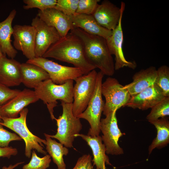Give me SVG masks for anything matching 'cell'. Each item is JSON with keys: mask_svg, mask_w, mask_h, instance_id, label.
<instances>
[{"mask_svg": "<svg viewBox=\"0 0 169 169\" xmlns=\"http://www.w3.org/2000/svg\"><path fill=\"white\" fill-rule=\"evenodd\" d=\"M122 16L120 18L116 28L112 30L111 35L106 39L110 54L115 56V70H119L125 67L134 69L137 66L135 62L127 61L124 55L122 49L123 42V34L122 27Z\"/></svg>", "mask_w": 169, "mask_h": 169, "instance_id": "cell-14", "label": "cell"}, {"mask_svg": "<svg viewBox=\"0 0 169 169\" xmlns=\"http://www.w3.org/2000/svg\"><path fill=\"white\" fill-rule=\"evenodd\" d=\"M125 3L121 2L120 8L108 0H104L99 4L92 15L100 26L110 30H114L123 16Z\"/></svg>", "mask_w": 169, "mask_h": 169, "instance_id": "cell-12", "label": "cell"}, {"mask_svg": "<svg viewBox=\"0 0 169 169\" xmlns=\"http://www.w3.org/2000/svg\"><path fill=\"white\" fill-rule=\"evenodd\" d=\"M22 138L15 133L4 129L0 124V147L8 146L10 142L13 141H22Z\"/></svg>", "mask_w": 169, "mask_h": 169, "instance_id": "cell-32", "label": "cell"}, {"mask_svg": "<svg viewBox=\"0 0 169 169\" xmlns=\"http://www.w3.org/2000/svg\"><path fill=\"white\" fill-rule=\"evenodd\" d=\"M116 111L111 113L100 119V128L103 135L102 140L106 149V153L112 155L123 154L124 151L118 144L119 138L125 135L119 128Z\"/></svg>", "mask_w": 169, "mask_h": 169, "instance_id": "cell-10", "label": "cell"}, {"mask_svg": "<svg viewBox=\"0 0 169 169\" xmlns=\"http://www.w3.org/2000/svg\"><path fill=\"white\" fill-rule=\"evenodd\" d=\"M4 54L3 53L0 46V59Z\"/></svg>", "mask_w": 169, "mask_h": 169, "instance_id": "cell-37", "label": "cell"}, {"mask_svg": "<svg viewBox=\"0 0 169 169\" xmlns=\"http://www.w3.org/2000/svg\"><path fill=\"white\" fill-rule=\"evenodd\" d=\"M20 91L18 90L11 89L0 83V105L6 104Z\"/></svg>", "mask_w": 169, "mask_h": 169, "instance_id": "cell-33", "label": "cell"}, {"mask_svg": "<svg viewBox=\"0 0 169 169\" xmlns=\"http://www.w3.org/2000/svg\"><path fill=\"white\" fill-rule=\"evenodd\" d=\"M79 0H58L54 8L64 14L70 16L76 13Z\"/></svg>", "mask_w": 169, "mask_h": 169, "instance_id": "cell-30", "label": "cell"}, {"mask_svg": "<svg viewBox=\"0 0 169 169\" xmlns=\"http://www.w3.org/2000/svg\"><path fill=\"white\" fill-rule=\"evenodd\" d=\"M13 28V45L28 59L35 57L36 30L32 25H15Z\"/></svg>", "mask_w": 169, "mask_h": 169, "instance_id": "cell-13", "label": "cell"}, {"mask_svg": "<svg viewBox=\"0 0 169 169\" xmlns=\"http://www.w3.org/2000/svg\"><path fill=\"white\" fill-rule=\"evenodd\" d=\"M101 91L105 100L103 111L105 116L125 106L131 98L124 86L120 84L116 79L110 77L107 78L102 83Z\"/></svg>", "mask_w": 169, "mask_h": 169, "instance_id": "cell-8", "label": "cell"}, {"mask_svg": "<svg viewBox=\"0 0 169 169\" xmlns=\"http://www.w3.org/2000/svg\"><path fill=\"white\" fill-rule=\"evenodd\" d=\"M42 57L71 64L79 69L83 75L96 69L86 58L81 40L70 32L52 45Z\"/></svg>", "mask_w": 169, "mask_h": 169, "instance_id": "cell-1", "label": "cell"}, {"mask_svg": "<svg viewBox=\"0 0 169 169\" xmlns=\"http://www.w3.org/2000/svg\"><path fill=\"white\" fill-rule=\"evenodd\" d=\"M157 130V135L148 148L150 154L155 148L160 149L166 146L169 143V121L165 117L150 121Z\"/></svg>", "mask_w": 169, "mask_h": 169, "instance_id": "cell-24", "label": "cell"}, {"mask_svg": "<svg viewBox=\"0 0 169 169\" xmlns=\"http://www.w3.org/2000/svg\"><path fill=\"white\" fill-rule=\"evenodd\" d=\"M51 160L49 155L46 154L43 157H40L33 150L30 161L23 166V169H46L49 167Z\"/></svg>", "mask_w": 169, "mask_h": 169, "instance_id": "cell-28", "label": "cell"}, {"mask_svg": "<svg viewBox=\"0 0 169 169\" xmlns=\"http://www.w3.org/2000/svg\"><path fill=\"white\" fill-rule=\"evenodd\" d=\"M74 136L76 138L81 137L91 148L93 156L92 161L93 165L96 166V169H106L105 164L112 166L108 156L106 154L105 147L101 136H92L79 133L75 135Z\"/></svg>", "mask_w": 169, "mask_h": 169, "instance_id": "cell-21", "label": "cell"}, {"mask_svg": "<svg viewBox=\"0 0 169 169\" xmlns=\"http://www.w3.org/2000/svg\"><path fill=\"white\" fill-rule=\"evenodd\" d=\"M28 112L27 108L23 109L19 113L20 116L16 118L1 117L2 122L0 124L11 129L18 134L25 144V154L30 158L32 151L36 150L38 152L46 155L47 152L44 150V144L46 141L33 135L28 129L26 124V117Z\"/></svg>", "mask_w": 169, "mask_h": 169, "instance_id": "cell-4", "label": "cell"}, {"mask_svg": "<svg viewBox=\"0 0 169 169\" xmlns=\"http://www.w3.org/2000/svg\"><path fill=\"white\" fill-rule=\"evenodd\" d=\"M21 64L4 55L0 59V83L8 87L19 85L22 83Z\"/></svg>", "mask_w": 169, "mask_h": 169, "instance_id": "cell-18", "label": "cell"}, {"mask_svg": "<svg viewBox=\"0 0 169 169\" xmlns=\"http://www.w3.org/2000/svg\"><path fill=\"white\" fill-rule=\"evenodd\" d=\"M1 106L0 105V122H2V120L1 119V113H0V109H1Z\"/></svg>", "mask_w": 169, "mask_h": 169, "instance_id": "cell-38", "label": "cell"}, {"mask_svg": "<svg viewBox=\"0 0 169 169\" xmlns=\"http://www.w3.org/2000/svg\"><path fill=\"white\" fill-rule=\"evenodd\" d=\"M23 2L26 5L23 6L24 9L37 8L39 10L43 11L48 8H54L57 0H24Z\"/></svg>", "mask_w": 169, "mask_h": 169, "instance_id": "cell-29", "label": "cell"}, {"mask_svg": "<svg viewBox=\"0 0 169 169\" xmlns=\"http://www.w3.org/2000/svg\"><path fill=\"white\" fill-rule=\"evenodd\" d=\"M69 16L73 28H80L89 34L100 36L105 39L112 34V31L100 25L92 15L75 13Z\"/></svg>", "mask_w": 169, "mask_h": 169, "instance_id": "cell-19", "label": "cell"}, {"mask_svg": "<svg viewBox=\"0 0 169 169\" xmlns=\"http://www.w3.org/2000/svg\"><path fill=\"white\" fill-rule=\"evenodd\" d=\"M73 80L69 79L63 84H58L49 79L40 83L34 91L39 99L46 105L53 120L55 119L53 114L54 108L57 105V100L67 103H73Z\"/></svg>", "mask_w": 169, "mask_h": 169, "instance_id": "cell-3", "label": "cell"}, {"mask_svg": "<svg viewBox=\"0 0 169 169\" xmlns=\"http://www.w3.org/2000/svg\"><path fill=\"white\" fill-rule=\"evenodd\" d=\"M44 135L46 141V150L52 157L54 162L57 165L58 169H66L63 156L68 154L69 149L63 146L61 143L52 140L49 135L44 133Z\"/></svg>", "mask_w": 169, "mask_h": 169, "instance_id": "cell-25", "label": "cell"}, {"mask_svg": "<svg viewBox=\"0 0 169 169\" xmlns=\"http://www.w3.org/2000/svg\"><path fill=\"white\" fill-rule=\"evenodd\" d=\"M18 153L17 149L12 146L0 147V157L9 158L12 155H16Z\"/></svg>", "mask_w": 169, "mask_h": 169, "instance_id": "cell-35", "label": "cell"}, {"mask_svg": "<svg viewBox=\"0 0 169 169\" xmlns=\"http://www.w3.org/2000/svg\"><path fill=\"white\" fill-rule=\"evenodd\" d=\"M70 31L82 41L85 56L89 63L100 69L104 75L112 76L115 70V64L106 39L79 28H73Z\"/></svg>", "mask_w": 169, "mask_h": 169, "instance_id": "cell-2", "label": "cell"}, {"mask_svg": "<svg viewBox=\"0 0 169 169\" xmlns=\"http://www.w3.org/2000/svg\"><path fill=\"white\" fill-rule=\"evenodd\" d=\"M97 74L94 69L74 80L76 83L73 88L72 111L75 117L83 113L87 107L94 92Z\"/></svg>", "mask_w": 169, "mask_h": 169, "instance_id": "cell-7", "label": "cell"}, {"mask_svg": "<svg viewBox=\"0 0 169 169\" xmlns=\"http://www.w3.org/2000/svg\"><path fill=\"white\" fill-rule=\"evenodd\" d=\"M27 63L40 67L48 74L54 83L62 84L69 79L75 80L83 74L79 68L59 64L46 58L35 57L28 59Z\"/></svg>", "mask_w": 169, "mask_h": 169, "instance_id": "cell-9", "label": "cell"}, {"mask_svg": "<svg viewBox=\"0 0 169 169\" xmlns=\"http://www.w3.org/2000/svg\"><path fill=\"white\" fill-rule=\"evenodd\" d=\"M151 108L150 112L146 117L149 122L169 115V97H165Z\"/></svg>", "mask_w": 169, "mask_h": 169, "instance_id": "cell-26", "label": "cell"}, {"mask_svg": "<svg viewBox=\"0 0 169 169\" xmlns=\"http://www.w3.org/2000/svg\"><path fill=\"white\" fill-rule=\"evenodd\" d=\"M157 75L155 67L150 66L136 73L132 77L133 81L124 86L131 97L155 84Z\"/></svg>", "mask_w": 169, "mask_h": 169, "instance_id": "cell-20", "label": "cell"}, {"mask_svg": "<svg viewBox=\"0 0 169 169\" xmlns=\"http://www.w3.org/2000/svg\"><path fill=\"white\" fill-rule=\"evenodd\" d=\"M39 100L34 91L25 89L6 104L1 106V116L17 118L18 114L25 107Z\"/></svg>", "mask_w": 169, "mask_h": 169, "instance_id": "cell-15", "label": "cell"}, {"mask_svg": "<svg viewBox=\"0 0 169 169\" xmlns=\"http://www.w3.org/2000/svg\"><path fill=\"white\" fill-rule=\"evenodd\" d=\"M37 16L47 25L54 28L61 38L65 37L73 28L70 16L54 8L39 10Z\"/></svg>", "mask_w": 169, "mask_h": 169, "instance_id": "cell-16", "label": "cell"}, {"mask_svg": "<svg viewBox=\"0 0 169 169\" xmlns=\"http://www.w3.org/2000/svg\"><path fill=\"white\" fill-rule=\"evenodd\" d=\"M161 90L165 97H169V68L162 65L157 69L155 84Z\"/></svg>", "mask_w": 169, "mask_h": 169, "instance_id": "cell-27", "label": "cell"}, {"mask_svg": "<svg viewBox=\"0 0 169 169\" xmlns=\"http://www.w3.org/2000/svg\"><path fill=\"white\" fill-rule=\"evenodd\" d=\"M100 0H79L76 13L92 15Z\"/></svg>", "mask_w": 169, "mask_h": 169, "instance_id": "cell-31", "label": "cell"}, {"mask_svg": "<svg viewBox=\"0 0 169 169\" xmlns=\"http://www.w3.org/2000/svg\"><path fill=\"white\" fill-rule=\"evenodd\" d=\"M165 97L161 90L154 84L131 96L125 106L146 110L151 108Z\"/></svg>", "mask_w": 169, "mask_h": 169, "instance_id": "cell-17", "label": "cell"}, {"mask_svg": "<svg viewBox=\"0 0 169 169\" xmlns=\"http://www.w3.org/2000/svg\"><path fill=\"white\" fill-rule=\"evenodd\" d=\"M22 83L29 88H35L41 82L50 79L48 73L37 65L25 63L21 64Z\"/></svg>", "mask_w": 169, "mask_h": 169, "instance_id": "cell-23", "label": "cell"}, {"mask_svg": "<svg viewBox=\"0 0 169 169\" xmlns=\"http://www.w3.org/2000/svg\"><path fill=\"white\" fill-rule=\"evenodd\" d=\"M31 25L36 30L35 57H42L49 47L61 37L54 28L47 25L37 16L33 19Z\"/></svg>", "mask_w": 169, "mask_h": 169, "instance_id": "cell-11", "label": "cell"}, {"mask_svg": "<svg viewBox=\"0 0 169 169\" xmlns=\"http://www.w3.org/2000/svg\"><path fill=\"white\" fill-rule=\"evenodd\" d=\"M63 112L58 119L55 118L58 126L54 135H49L51 138L58 140L67 148L73 147L74 135L79 133L82 128L80 119L73 115L72 103H67L61 101Z\"/></svg>", "mask_w": 169, "mask_h": 169, "instance_id": "cell-5", "label": "cell"}, {"mask_svg": "<svg viewBox=\"0 0 169 169\" xmlns=\"http://www.w3.org/2000/svg\"><path fill=\"white\" fill-rule=\"evenodd\" d=\"M23 162H18L13 165H10L8 167H7L6 166H4L2 168V169H13L18 165L23 163Z\"/></svg>", "mask_w": 169, "mask_h": 169, "instance_id": "cell-36", "label": "cell"}, {"mask_svg": "<svg viewBox=\"0 0 169 169\" xmlns=\"http://www.w3.org/2000/svg\"><path fill=\"white\" fill-rule=\"evenodd\" d=\"M103 74L101 71L97 73L96 83L94 93L85 110L77 117L83 119L89 123L90 127L87 135L98 136L100 132V118L103 111L104 102L102 98L101 86Z\"/></svg>", "mask_w": 169, "mask_h": 169, "instance_id": "cell-6", "label": "cell"}, {"mask_svg": "<svg viewBox=\"0 0 169 169\" xmlns=\"http://www.w3.org/2000/svg\"><path fill=\"white\" fill-rule=\"evenodd\" d=\"M92 160L90 154L84 155L79 158L73 169H94Z\"/></svg>", "mask_w": 169, "mask_h": 169, "instance_id": "cell-34", "label": "cell"}, {"mask_svg": "<svg viewBox=\"0 0 169 169\" xmlns=\"http://www.w3.org/2000/svg\"><path fill=\"white\" fill-rule=\"evenodd\" d=\"M16 13V10L13 9L8 17L0 23V46L2 52L4 55L12 59H14L18 53L12 45L11 39L13 33L12 23Z\"/></svg>", "mask_w": 169, "mask_h": 169, "instance_id": "cell-22", "label": "cell"}]
</instances>
